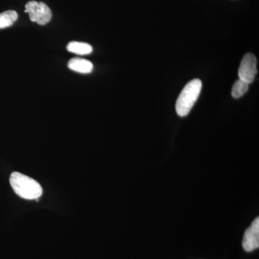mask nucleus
<instances>
[{
	"label": "nucleus",
	"mask_w": 259,
	"mask_h": 259,
	"mask_svg": "<svg viewBox=\"0 0 259 259\" xmlns=\"http://www.w3.org/2000/svg\"><path fill=\"white\" fill-rule=\"evenodd\" d=\"M10 182L15 193L21 198L32 200L41 197L42 189L40 184L20 172H13Z\"/></svg>",
	"instance_id": "f257e3e1"
},
{
	"label": "nucleus",
	"mask_w": 259,
	"mask_h": 259,
	"mask_svg": "<svg viewBox=\"0 0 259 259\" xmlns=\"http://www.w3.org/2000/svg\"><path fill=\"white\" fill-rule=\"evenodd\" d=\"M202 81L198 79L191 80L181 92L176 102L178 115L185 117L190 113L202 90Z\"/></svg>",
	"instance_id": "f03ea898"
},
{
	"label": "nucleus",
	"mask_w": 259,
	"mask_h": 259,
	"mask_svg": "<svg viewBox=\"0 0 259 259\" xmlns=\"http://www.w3.org/2000/svg\"><path fill=\"white\" fill-rule=\"evenodd\" d=\"M25 13H28L31 21L38 25H47L52 18V12L47 4L36 1L28 2L25 5Z\"/></svg>",
	"instance_id": "7ed1b4c3"
},
{
	"label": "nucleus",
	"mask_w": 259,
	"mask_h": 259,
	"mask_svg": "<svg viewBox=\"0 0 259 259\" xmlns=\"http://www.w3.org/2000/svg\"><path fill=\"white\" fill-rule=\"evenodd\" d=\"M256 66L257 60L255 56L250 53L245 54L238 69L239 79L248 83V84L253 82L255 74H257Z\"/></svg>",
	"instance_id": "20e7f679"
},
{
	"label": "nucleus",
	"mask_w": 259,
	"mask_h": 259,
	"mask_svg": "<svg viewBox=\"0 0 259 259\" xmlns=\"http://www.w3.org/2000/svg\"><path fill=\"white\" fill-rule=\"evenodd\" d=\"M243 249L253 251L259 247V218H256L245 232L243 240Z\"/></svg>",
	"instance_id": "39448f33"
},
{
	"label": "nucleus",
	"mask_w": 259,
	"mask_h": 259,
	"mask_svg": "<svg viewBox=\"0 0 259 259\" xmlns=\"http://www.w3.org/2000/svg\"><path fill=\"white\" fill-rule=\"evenodd\" d=\"M68 66L70 69L80 74H90L93 70L91 61L81 58H73L68 63Z\"/></svg>",
	"instance_id": "423d86ee"
},
{
	"label": "nucleus",
	"mask_w": 259,
	"mask_h": 259,
	"mask_svg": "<svg viewBox=\"0 0 259 259\" xmlns=\"http://www.w3.org/2000/svg\"><path fill=\"white\" fill-rule=\"evenodd\" d=\"M67 50L77 55H88L93 52V47L86 42L73 41L67 46Z\"/></svg>",
	"instance_id": "0eeeda50"
},
{
	"label": "nucleus",
	"mask_w": 259,
	"mask_h": 259,
	"mask_svg": "<svg viewBox=\"0 0 259 259\" xmlns=\"http://www.w3.org/2000/svg\"><path fill=\"white\" fill-rule=\"evenodd\" d=\"M18 15L14 10H8L0 14V29L11 26L18 20Z\"/></svg>",
	"instance_id": "6e6552de"
},
{
	"label": "nucleus",
	"mask_w": 259,
	"mask_h": 259,
	"mask_svg": "<svg viewBox=\"0 0 259 259\" xmlns=\"http://www.w3.org/2000/svg\"><path fill=\"white\" fill-rule=\"evenodd\" d=\"M248 85L249 84L248 83L241 79L237 80L232 88V96L236 99L240 98L248 91Z\"/></svg>",
	"instance_id": "1a4fd4ad"
}]
</instances>
